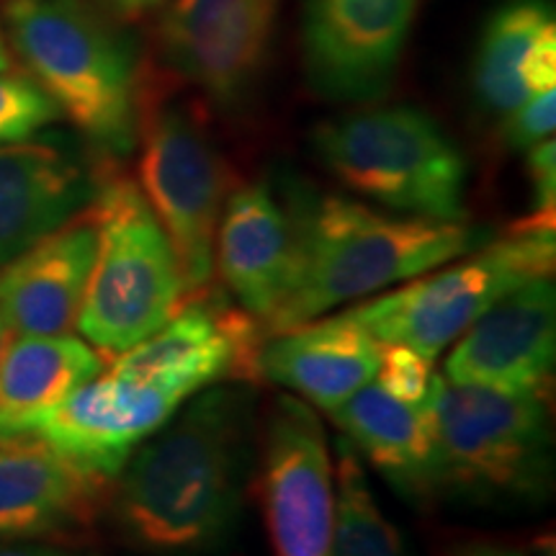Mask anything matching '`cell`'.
<instances>
[{
	"label": "cell",
	"mask_w": 556,
	"mask_h": 556,
	"mask_svg": "<svg viewBox=\"0 0 556 556\" xmlns=\"http://www.w3.org/2000/svg\"><path fill=\"white\" fill-rule=\"evenodd\" d=\"M253 407L245 389H201L139 446L111 495L122 536L152 556H199L232 539L245 497Z\"/></svg>",
	"instance_id": "obj_1"
},
{
	"label": "cell",
	"mask_w": 556,
	"mask_h": 556,
	"mask_svg": "<svg viewBox=\"0 0 556 556\" xmlns=\"http://www.w3.org/2000/svg\"><path fill=\"white\" fill-rule=\"evenodd\" d=\"M291 217L294 268L287 294L266 323L268 336L381 294L486 242V235L467 222L384 214L336 193L291 208Z\"/></svg>",
	"instance_id": "obj_2"
},
{
	"label": "cell",
	"mask_w": 556,
	"mask_h": 556,
	"mask_svg": "<svg viewBox=\"0 0 556 556\" xmlns=\"http://www.w3.org/2000/svg\"><path fill=\"white\" fill-rule=\"evenodd\" d=\"M9 41L31 80L88 139L129 152L142 83L131 45L86 0H5Z\"/></svg>",
	"instance_id": "obj_3"
},
{
	"label": "cell",
	"mask_w": 556,
	"mask_h": 556,
	"mask_svg": "<svg viewBox=\"0 0 556 556\" xmlns=\"http://www.w3.org/2000/svg\"><path fill=\"white\" fill-rule=\"evenodd\" d=\"M90 212L99 245L75 330L114 358L163 328L191 296L176 250L137 180L103 173Z\"/></svg>",
	"instance_id": "obj_4"
},
{
	"label": "cell",
	"mask_w": 556,
	"mask_h": 556,
	"mask_svg": "<svg viewBox=\"0 0 556 556\" xmlns=\"http://www.w3.org/2000/svg\"><path fill=\"white\" fill-rule=\"evenodd\" d=\"M438 492L541 503L554 484L548 394L454 384L433 374L428 389Z\"/></svg>",
	"instance_id": "obj_5"
},
{
	"label": "cell",
	"mask_w": 556,
	"mask_h": 556,
	"mask_svg": "<svg viewBox=\"0 0 556 556\" xmlns=\"http://www.w3.org/2000/svg\"><path fill=\"white\" fill-rule=\"evenodd\" d=\"M312 144L345 189L392 212L443 222L467 217V160L426 111H353L319 124Z\"/></svg>",
	"instance_id": "obj_6"
},
{
	"label": "cell",
	"mask_w": 556,
	"mask_h": 556,
	"mask_svg": "<svg viewBox=\"0 0 556 556\" xmlns=\"http://www.w3.org/2000/svg\"><path fill=\"white\" fill-rule=\"evenodd\" d=\"M554 263V222L528 217L507 238L486 240L345 315L381 345H407L435 364L443 348L454 345L492 304L531 278L552 276Z\"/></svg>",
	"instance_id": "obj_7"
},
{
	"label": "cell",
	"mask_w": 556,
	"mask_h": 556,
	"mask_svg": "<svg viewBox=\"0 0 556 556\" xmlns=\"http://www.w3.org/2000/svg\"><path fill=\"white\" fill-rule=\"evenodd\" d=\"M139 189L168 235L184 274L186 291L197 296L214 276V245L222 208L229 197L225 157L197 109L139 96Z\"/></svg>",
	"instance_id": "obj_8"
},
{
	"label": "cell",
	"mask_w": 556,
	"mask_h": 556,
	"mask_svg": "<svg viewBox=\"0 0 556 556\" xmlns=\"http://www.w3.org/2000/svg\"><path fill=\"white\" fill-rule=\"evenodd\" d=\"M263 510L274 556H332L336 475L315 407L287 394L268 415Z\"/></svg>",
	"instance_id": "obj_9"
},
{
	"label": "cell",
	"mask_w": 556,
	"mask_h": 556,
	"mask_svg": "<svg viewBox=\"0 0 556 556\" xmlns=\"http://www.w3.org/2000/svg\"><path fill=\"white\" fill-rule=\"evenodd\" d=\"M261 345L258 319L201 291L150 338L111 358L106 368L193 397L222 379L258 374Z\"/></svg>",
	"instance_id": "obj_10"
},
{
	"label": "cell",
	"mask_w": 556,
	"mask_h": 556,
	"mask_svg": "<svg viewBox=\"0 0 556 556\" xmlns=\"http://www.w3.org/2000/svg\"><path fill=\"white\" fill-rule=\"evenodd\" d=\"M189 400L173 389L119 377L106 368L41 417L29 433L80 469L111 482L129 456Z\"/></svg>",
	"instance_id": "obj_11"
},
{
	"label": "cell",
	"mask_w": 556,
	"mask_h": 556,
	"mask_svg": "<svg viewBox=\"0 0 556 556\" xmlns=\"http://www.w3.org/2000/svg\"><path fill=\"white\" fill-rule=\"evenodd\" d=\"M278 0H170L160 47L170 67L212 101L235 106L266 58Z\"/></svg>",
	"instance_id": "obj_12"
},
{
	"label": "cell",
	"mask_w": 556,
	"mask_h": 556,
	"mask_svg": "<svg viewBox=\"0 0 556 556\" xmlns=\"http://www.w3.org/2000/svg\"><path fill=\"white\" fill-rule=\"evenodd\" d=\"M556 289L552 276L520 283L456 340L443 377L500 392L552 394Z\"/></svg>",
	"instance_id": "obj_13"
},
{
	"label": "cell",
	"mask_w": 556,
	"mask_h": 556,
	"mask_svg": "<svg viewBox=\"0 0 556 556\" xmlns=\"http://www.w3.org/2000/svg\"><path fill=\"white\" fill-rule=\"evenodd\" d=\"M417 0H307L304 54L315 86L336 99H374L387 88Z\"/></svg>",
	"instance_id": "obj_14"
},
{
	"label": "cell",
	"mask_w": 556,
	"mask_h": 556,
	"mask_svg": "<svg viewBox=\"0 0 556 556\" xmlns=\"http://www.w3.org/2000/svg\"><path fill=\"white\" fill-rule=\"evenodd\" d=\"M106 482L39 435H0V541L80 531L93 523Z\"/></svg>",
	"instance_id": "obj_15"
},
{
	"label": "cell",
	"mask_w": 556,
	"mask_h": 556,
	"mask_svg": "<svg viewBox=\"0 0 556 556\" xmlns=\"http://www.w3.org/2000/svg\"><path fill=\"white\" fill-rule=\"evenodd\" d=\"M99 229L90 206L0 268V315L11 336H67L78 323Z\"/></svg>",
	"instance_id": "obj_16"
},
{
	"label": "cell",
	"mask_w": 556,
	"mask_h": 556,
	"mask_svg": "<svg viewBox=\"0 0 556 556\" xmlns=\"http://www.w3.org/2000/svg\"><path fill=\"white\" fill-rule=\"evenodd\" d=\"M99 176L52 142H0V268L93 204Z\"/></svg>",
	"instance_id": "obj_17"
},
{
	"label": "cell",
	"mask_w": 556,
	"mask_h": 556,
	"mask_svg": "<svg viewBox=\"0 0 556 556\" xmlns=\"http://www.w3.org/2000/svg\"><path fill=\"white\" fill-rule=\"evenodd\" d=\"M296 253L291 208H283L266 184L229 193L222 208L214 266L242 312L268 323L287 294Z\"/></svg>",
	"instance_id": "obj_18"
},
{
	"label": "cell",
	"mask_w": 556,
	"mask_h": 556,
	"mask_svg": "<svg viewBox=\"0 0 556 556\" xmlns=\"http://www.w3.org/2000/svg\"><path fill=\"white\" fill-rule=\"evenodd\" d=\"M384 345L345 312L325 315L263 340L258 374L325 413L374 381Z\"/></svg>",
	"instance_id": "obj_19"
},
{
	"label": "cell",
	"mask_w": 556,
	"mask_h": 556,
	"mask_svg": "<svg viewBox=\"0 0 556 556\" xmlns=\"http://www.w3.org/2000/svg\"><path fill=\"white\" fill-rule=\"evenodd\" d=\"M336 426L387 482L415 503L438 495L435 438L426 400H405L368 381L330 413Z\"/></svg>",
	"instance_id": "obj_20"
},
{
	"label": "cell",
	"mask_w": 556,
	"mask_h": 556,
	"mask_svg": "<svg viewBox=\"0 0 556 556\" xmlns=\"http://www.w3.org/2000/svg\"><path fill=\"white\" fill-rule=\"evenodd\" d=\"M475 88L479 101L503 116L556 88V21L546 0H510L486 21Z\"/></svg>",
	"instance_id": "obj_21"
},
{
	"label": "cell",
	"mask_w": 556,
	"mask_h": 556,
	"mask_svg": "<svg viewBox=\"0 0 556 556\" xmlns=\"http://www.w3.org/2000/svg\"><path fill=\"white\" fill-rule=\"evenodd\" d=\"M109 358L78 336H11L0 356V435L29 433Z\"/></svg>",
	"instance_id": "obj_22"
},
{
	"label": "cell",
	"mask_w": 556,
	"mask_h": 556,
	"mask_svg": "<svg viewBox=\"0 0 556 556\" xmlns=\"http://www.w3.org/2000/svg\"><path fill=\"white\" fill-rule=\"evenodd\" d=\"M332 475H336L332 556H409L405 536L381 510L368 484L364 458L345 435L338 441Z\"/></svg>",
	"instance_id": "obj_23"
},
{
	"label": "cell",
	"mask_w": 556,
	"mask_h": 556,
	"mask_svg": "<svg viewBox=\"0 0 556 556\" xmlns=\"http://www.w3.org/2000/svg\"><path fill=\"white\" fill-rule=\"evenodd\" d=\"M60 109L37 83L0 73V142H18L60 119Z\"/></svg>",
	"instance_id": "obj_24"
},
{
	"label": "cell",
	"mask_w": 556,
	"mask_h": 556,
	"mask_svg": "<svg viewBox=\"0 0 556 556\" xmlns=\"http://www.w3.org/2000/svg\"><path fill=\"white\" fill-rule=\"evenodd\" d=\"M433 374V361L422 358L407 345H384L374 381L405 400H426Z\"/></svg>",
	"instance_id": "obj_25"
},
{
	"label": "cell",
	"mask_w": 556,
	"mask_h": 556,
	"mask_svg": "<svg viewBox=\"0 0 556 556\" xmlns=\"http://www.w3.org/2000/svg\"><path fill=\"white\" fill-rule=\"evenodd\" d=\"M556 88L533 93L526 103L505 114V142L516 150H528L554 135Z\"/></svg>",
	"instance_id": "obj_26"
},
{
	"label": "cell",
	"mask_w": 556,
	"mask_h": 556,
	"mask_svg": "<svg viewBox=\"0 0 556 556\" xmlns=\"http://www.w3.org/2000/svg\"><path fill=\"white\" fill-rule=\"evenodd\" d=\"M528 176L533 184V199L536 212L531 217L554 222V199H556V144L548 137L544 142L528 148Z\"/></svg>",
	"instance_id": "obj_27"
},
{
	"label": "cell",
	"mask_w": 556,
	"mask_h": 556,
	"mask_svg": "<svg viewBox=\"0 0 556 556\" xmlns=\"http://www.w3.org/2000/svg\"><path fill=\"white\" fill-rule=\"evenodd\" d=\"M170 0H109L111 11L124 21H139L148 18L152 13L163 11Z\"/></svg>",
	"instance_id": "obj_28"
},
{
	"label": "cell",
	"mask_w": 556,
	"mask_h": 556,
	"mask_svg": "<svg viewBox=\"0 0 556 556\" xmlns=\"http://www.w3.org/2000/svg\"><path fill=\"white\" fill-rule=\"evenodd\" d=\"M0 556H75L52 546L37 544H0Z\"/></svg>",
	"instance_id": "obj_29"
},
{
	"label": "cell",
	"mask_w": 556,
	"mask_h": 556,
	"mask_svg": "<svg viewBox=\"0 0 556 556\" xmlns=\"http://www.w3.org/2000/svg\"><path fill=\"white\" fill-rule=\"evenodd\" d=\"M462 556H523V554L513 552V548H503V546L477 544V546H467V548H464Z\"/></svg>",
	"instance_id": "obj_30"
},
{
	"label": "cell",
	"mask_w": 556,
	"mask_h": 556,
	"mask_svg": "<svg viewBox=\"0 0 556 556\" xmlns=\"http://www.w3.org/2000/svg\"><path fill=\"white\" fill-rule=\"evenodd\" d=\"M9 67H11V52H9V45H5L3 26H0V73H5Z\"/></svg>",
	"instance_id": "obj_31"
},
{
	"label": "cell",
	"mask_w": 556,
	"mask_h": 556,
	"mask_svg": "<svg viewBox=\"0 0 556 556\" xmlns=\"http://www.w3.org/2000/svg\"><path fill=\"white\" fill-rule=\"evenodd\" d=\"M9 340H11V330H9V325H5L3 315H0V356H3V351H5V345H9Z\"/></svg>",
	"instance_id": "obj_32"
}]
</instances>
